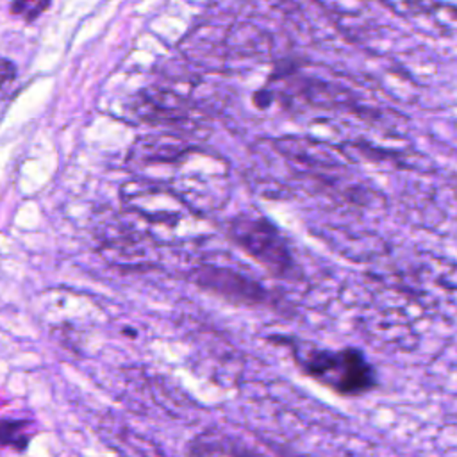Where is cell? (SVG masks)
<instances>
[{
  "mask_svg": "<svg viewBox=\"0 0 457 457\" xmlns=\"http://www.w3.org/2000/svg\"><path fill=\"white\" fill-rule=\"evenodd\" d=\"M230 234L253 259L273 273H286L293 268L291 253L278 230L262 218H239L232 223Z\"/></svg>",
  "mask_w": 457,
  "mask_h": 457,
  "instance_id": "7a4b0ae2",
  "label": "cell"
},
{
  "mask_svg": "<svg viewBox=\"0 0 457 457\" xmlns=\"http://www.w3.org/2000/svg\"><path fill=\"white\" fill-rule=\"evenodd\" d=\"M25 425H27L25 421H9V420L0 421V445L25 448L27 445V436L23 434Z\"/></svg>",
  "mask_w": 457,
  "mask_h": 457,
  "instance_id": "3957f363",
  "label": "cell"
},
{
  "mask_svg": "<svg viewBox=\"0 0 457 457\" xmlns=\"http://www.w3.org/2000/svg\"><path fill=\"white\" fill-rule=\"evenodd\" d=\"M296 359L305 373L341 395H359L375 384L373 368L355 348H305L296 352Z\"/></svg>",
  "mask_w": 457,
  "mask_h": 457,
  "instance_id": "6da1fadb",
  "label": "cell"
},
{
  "mask_svg": "<svg viewBox=\"0 0 457 457\" xmlns=\"http://www.w3.org/2000/svg\"><path fill=\"white\" fill-rule=\"evenodd\" d=\"M14 77H16V68H14V64H12L9 59L0 57V89L5 87Z\"/></svg>",
  "mask_w": 457,
  "mask_h": 457,
  "instance_id": "5b68a950",
  "label": "cell"
},
{
  "mask_svg": "<svg viewBox=\"0 0 457 457\" xmlns=\"http://www.w3.org/2000/svg\"><path fill=\"white\" fill-rule=\"evenodd\" d=\"M48 7V2H16L11 5L14 14H25L27 20L36 18L41 11H45Z\"/></svg>",
  "mask_w": 457,
  "mask_h": 457,
  "instance_id": "277c9868",
  "label": "cell"
}]
</instances>
